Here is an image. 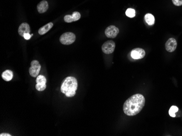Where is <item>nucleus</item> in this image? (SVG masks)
Segmentation results:
<instances>
[{"instance_id":"f257e3e1","label":"nucleus","mask_w":182,"mask_h":136,"mask_svg":"<svg viewBox=\"0 0 182 136\" xmlns=\"http://www.w3.org/2000/svg\"><path fill=\"white\" fill-rule=\"evenodd\" d=\"M145 105V97L141 94L130 96L123 105V111L129 116H134L141 111Z\"/></svg>"},{"instance_id":"f03ea898","label":"nucleus","mask_w":182,"mask_h":136,"mask_svg":"<svg viewBox=\"0 0 182 136\" xmlns=\"http://www.w3.org/2000/svg\"><path fill=\"white\" fill-rule=\"evenodd\" d=\"M77 80L73 77H68L66 78L61 87V91L65 94L67 97H73L76 94L77 90Z\"/></svg>"},{"instance_id":"7ed1b4c3","label":"nucleus","mask_w":182,"mask_h":136,"mask_svg":"<svg viewBox=\"0 0 182 136\" xmlns=\"http://www.w3.org/2000/svg\"><path fill=\"white\" fill-rule=\"evenodd\" d=\"M76 39L75 35L72 32L63 33L60 37V41L63 45H69L75 42Z\"/></svg>"},{"instance_id":"20e7f679","label":"nucleus","mask_w":182,"mask_h":136,"mask_svg":"<svg viewBox=\"0 0 182 136\" xmlns=\"http://www.w3.org/2000/svg\"><path fill=\"white\" fill-rule=\"evenodd\" d=\"M41 65L37 60H33L31 63V67L29 68L30 75L33 78L37 77L40 72Z\"/></svg>"},{"instance_id":"39448f33","label":"nucleus","mask_w":182,"mask_h":136,"mask_svg":"<svg viewBox=\"0 0 182 136\" xmlns=\"http://www.w3.org/2000/svg\"><path fill=\"white\" fill-rule=\"evenodd\" d=\"M115 43L112 40H109L104 43L102 45V49L103 53L105 54H111L114 52L115 49Z\"/></svg>"},{"instance_id":"423d86ee","label":"nucleus","mask_w":182,"mask_h":136,"mask_svg":"<svg viewBox=\"0 0 182 136\" xmlns=\"http://www.w3.org/2000/svg\"><path fill=\"white\" fill-rule=\"evenodd\" d=\"M120 32L119 29L115 26H110L106 28L105 30V34L106 36L109 38L113 39L117 37Z\"/></svg>"},{"instance_id":"0eeeda50","label":"nucleus","mask_w":182,"mask_h":136,"mask_svg":"<svg viewBox=\"0 0 182 136\" xmlns=\"http://www.w3.org/2000/svg\"><path fill=\"white\" fill-rule=\"evenodd\" d=\"M146 52L145 50L141 48H136L131 52V56L134 59H141L145 57Z\"/></svg>"},{"instance_id":"6e6552de","label":"nucleus","mask_w":182,"mask_h":136,"mask_svg":"<svg viewBox=\"0 0 182 136\" xmlns=\"http://www.w3.org/2000/svg\"><path fill=\"white\" fill-rule=\"evenodd\" d=\"M177 46L176 40L174 38H170L165 44V48L167 52H173L175 51Z\"/></svg>"},{"instance_id":"1a4fd4ad","label":"nucleus","mask_w":182,"mask_h":136,"mask_svg":"<svg viewBox=\"0 0 182 136\" xmlns=\"http://www.w3.org/2000/svg\"><path fill=\"white\" fill-rule=\"evenodd\" d=\"M81 18L80 12H72V15H67L64 17L65 22L67 23H71L74 21H76Z\"/></svg>"},{"instance_id":"9d476101","label":"nucleus","mask_w":182,"mask_h":136,"mask_svg":"<svg viewBox=\"0 0 182 136\" xmlns=\"http://www.w3.org/2000/svg\"><path fill=\"white\" fill-rule=\"evenodd\" d=\"M30 32H31V30H30V25H28V23H21L18 29L19 34L23 37H24V34L26 33H30Z\"/></svg>"},{"instance_id":"9b49d317","label":"nucleus","mask_w":182,"mask_h":136,"mask_svg":"<svg viewBox=\"0 0 182 136\" xmlns=\"http://www.w3.org/2000/svg\"><path fill=\"white\" fill-rule=\"evenodd\" d=\"M48 8H49V5H48L47 1L43 0L40 3H39L38 4V12L40 14H43V13L46 12L48 9Z\"/></svg>"},{"instance_id":"f8f14e48","label":"nucleus","mask_w":182,"mask_h":136,"mask_svg":"<svg viewBox=\"0 0 182 136\" xmlns=\"http://www.w3.org/2000/svg\"><path fill=\"white\" fill-rule=\"evenodd\" d=\"M53 23H47L45 26H43L42 27L40 28V29L38 30V33L39 34L42 35L45 34L46 33L48 32L53 27Z\"/></svg>"},{"instance_id":"ddd939ff","label":"nucleus","mask_w":182,"mask_h":136,"mask_svg":"<svg viewBox=\"0 0 182 136\" xmlns=\"http://www.w3.org/2000/svg\"><path fill=\"white\" fill-rule=\"evenodd\" d=\"M13 77V73L10 70H6L2 74V78L6 82H9L12 79Z\"/></svg>"},{"instance_id":"4468645a","label":"nucleus","mask_w":182,"mask_h":136,"mask_svg":"<svg viewBox=\"0 0 182 136\" xmlns=\"http://www.w3.org/2000/svg\"><path fill=\"white\" fill-rule=\"evenodd\" d=\"M145 20L146 23L150 26H152L154 24L155 18L154 16L151 14H147L145 15Z\"/></svg>"},{"instance_id":"2eb2a0df","label":"nucleus","mask_w":182,"mask_h":136,"mask_svg":"<svg viewBox=\"0 0 182 136\" xmlns=\"http://www.w3.org/2000/svg\"><path fill=\"white\" fill-rule=\"evenodd\" d=\"M36 83L39 85H46V79L42 75H38L36 79Z\"/></svg>"},{"instance_id":"dca6fc26","label":"nucleus","mask_w":182,"mask_h":136,"mask_svg":"<svg viewBox=\"0 0 182 136\" xmlns=\"http://www.w3.org/2000/svg\"><path fill=\"white\" fill-rule=\"evenodd\" d=\"M178 111V108L176 106H172L170 108V110L169 111V113L170 114V116L174 118L176 117L175 113Z\"/></svg>"},{"instance_id":"f3484780","label":"nucleus","mask_w":182,"mask_h":136,"mask_svg":"<svg viewBox=\"0 0 182 136\" xmlns=\"http://www.w3.org/2000/svg\"><path fill=\"white\" fill-rule=\"evenodd\" d=\"M125 14L128 17H130V18L134 17L135 16V10L134 9L128 8L125 12Z\"/></svg>"},{"instance_id":"a211bd4d","label":"nucleus","mask_w":182,"mask_h":136,"mask_svg":"<svg viewBox=\"0 0 182 136\" xmlns=\"http://www.w3.org/2000/svg\"><path fill=\"white\" fill-rule=\"evenodd\" d=\"M46 87V85H39L37 84L35 85V89L38 91H43L45 90Z\"/></svg>"},{"instance_id":"6ab92c4d","label":"nucleus","mask_w":182,"mask_h":136,"mask_svg":"<svg viewBox=\"0 0 182 136\" xmlns=\"http://www.w3.org/2000/svg\"><path fill=\"white\" fill-rule=\"evenodd\" d=\"M173 5L176 6L182 5V0H172Z\"/></svg>"},{"instance_id":"aec40b11","label":"nucleus","mask_w":182,"mask_h":136,"mask_svg":"<svg viewBox=\"0 0 182 136\" xmlns=\"http://www.w3.org/2000/svg\"><path fill=\"white\" fill-rule=\"evenodd\" d=\"M32 35L33 34L30 35V33H26V34H24V37L25 38L26 40H29Z\"/></svg>"},{"instance_id":"412c9836","label":"nucleus","mask_w":182,"mask_h":136,"mask_svg":"<svg viewBox=\"0 0 182 136\" xmlns=\"http://www.w3.org/2000/svg\"><path fill=\"white\" fill-rule=\"evenodd\" d=\"M10 134H7V133H3L0 134V136H11Z\"/></svg>"}]
</instances>
